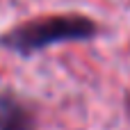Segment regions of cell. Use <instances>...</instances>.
I'll list each match as a JSON object with an SVG mask.
<instances>
[{
	"instance_id": "3957f363",
	"label": "cell",
	"mask_w": 130,
	"mask_h": 130,
	"mask_svg": "<svg viewBox=\"0 0 130 130\" xmlns=\"http://www.w3.org/2000/svg\"><path fill=\"white\" fill-rule=\"evenodd\" d=\"M128 107H130V103H128Z\"/></svg>"
},
{
	"instance_id": "6da1fadb",
	"label": "cell",
	"mask_w": 130,
	"mask_h": 130,
	"mask_svg": "<svg viewBox=\"0 0 130 130\" xmlns=\"http://www.w3.org/2000/svg\"><path fill=\"white\" fill-rule=\"evenodd\" d=\"M96 25L85 16H48L16 25L0 37V46L18 55H32L55 43L64 41H85L94 37Z\"/></svg>"
},
{
	"instance_id": "7a4b0ae2",
	"label": "cell",
	"mask_w": 130,
	"mask_h": 130,
	"mask_svg": "<svg viewBox=\"0 0 130 130\" xmlns=\"http://www.w3.org/2000/svg\"><path fill=\"white\" fill-rule=\"evenodd\" d=\"M0 130H34L32 114L14 96H0Z\"/></svg>"
}]
</instances>
